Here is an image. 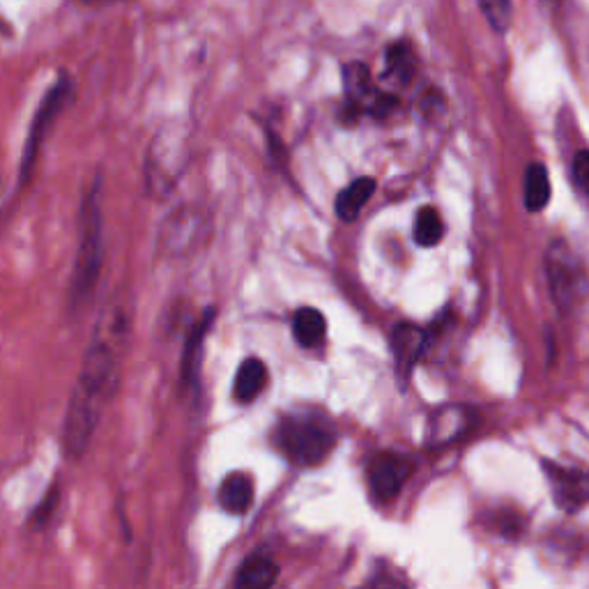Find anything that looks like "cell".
<instances>
[{
  "label": "cell",
  "instance_id": "6",
  "mask_svg": "<svg viewBox=\"0 0 589 589\" xmlns=\"http://www.w3.org/2000/svg\"><path fill=\"white\" fill-rule=\"evenodd\" d=\"M545 476L555 497V505L562 511H580L589 505V468L559 466L553 461H543Z\"/></svg>",
  "mask_w": 589,
  "mask_h": 589
},
{
  "label": "cell",
  "instance_id": "3",
  "mask_svg": "<svg viewBox=\"0 0 589 589\" xmlns=\"http://www.w3.org/2000/svg\"><path fill=\"white\" fill-rule=\"evenodd\" d=\"M102 270V210H99V185L91 189L79 214V249L74 260L72 297L85 299L97 286Z\"/></svg>",
  "mask_w": 589,
  "mask_h": 589
},
{
  "label": "cell",
  "instance_id": "1",
  "mask_svg": "<svg viewBox=\"0 0 589 589\" xmlns=\"http://www.w3.org/2000/svg\"><path fill=\"white\" fill-rule=\"evenodd\" d=\"M125 334L127 318L120 311H106L89 353H85L68 417H64L62 449L70 458H79L89 449L102 412L118 387Z\"/></svg>",
  "mask_w": 589,
  "mask_h": 589
},
{
  "label": "cell",
  "instance_id": "5",
  "mask_svg": "<svg viewBox=\"0 0 589 589\" xmlns=\"http://www.w3.org/2000/svg\"><path fill=\"white\" fill-rule=\"evenodd\" d=\"M72 93V83L68 76H60L58 83L54 85V89L45 95V99H42L37 114H35V120L31 125V132H28V139H26V148H24V155H21V182H28L31 173L35 168V162H37V155H39V148L42 143H45V137L49 132V127L54 125L56 116L60 114V108L64 106V102H68Z\"/></svg>",
  "mask_w": 589,
  "mask_h": 589
},
{
  "label": "cell",
  "instance_id": "14",
  "mask_svg": "<svg viewBox=\"0 0 589 589\" xmlns=\"http://www.w3.org/2000/svg\"><path fill=\"white\" fill-rule=\"evenodd\" d=\"M376 191L374 178H357L337 196V214L343 222H355L370 196Z\"/></svg>",
  "mask_w": 589,
  "mask_h": 589
},
{
  "label": "cell",
  "instance_id": "22",
  "mask_svg": "<svg viewBox=\"0 0 589 589\" xmlns=\"http://www.w3.org/2000/svg\"><path fill=\"white\" fill-rule=\"evenodd\" d=\"M399 106V97L394 93H376L374 102L368 104V111L374 118H387L391 111H394V108Z\"/></svg>",
  "mask_w": 589,
  "mask_h": 589
},
{
  "label": "cell",
  "instance_id": "24",
  "mask_svg": "<svg viewBox=\"0 0 589 589\" xmlns=\"http://www.w3.org/2000/svg\"><path fill=\"white\" fill-rule=\"evenodd\" d=\"M54 505H58V495L54 497V493H51V495L45 499V505H42V507H39V509L33 514V516H35V520H37V522H45V520L49 518V509H51Z\"/></svg>",
  "mask_w": 589,
  "mask_h": 589
},
{
  "label": "cell",
  "instance_id": "20",
  "mask_svg": "<svg viewBox=\"0 0 589 589\" xmlns=\"http://www.w3.org/2000/svg\"><path fill=\"white\" fill-rule=\"evenodd\" d=\"M414 243L420 247H435L445 237V222L435 208H422L414 220Z\"/></svg>",
  "mask_w": 589,
  "mask_h": 589
},
{
  "label": "cell",
  "instance_id": "4",
  "mask_svg": "<svg viewBox=\"0 0 589 589\" xmlns=\"http://www.w3.org/2000/svg\"><path fill=\"white\" fill-rule=\"evenodd\" d=\"M545 274H549V288L559 311H572L589 295V274L580 256L562 239L551 245L545 254Z\"/></svg>",
  "mask_w": 589,
  "mask_h": 589
},
{
  "label": "cell",
  "instance_id": "19",
  "mask_svg": "<svg viewBox=\"0 0 589 589\" xmlns=\"http://www.w3.org/2000/svg\"><path fill=\"white\" fill-rule=\"evenodd\" d=\"M551 201V178L543 164H530L526 173V208L539 212Z\"/></svg>",
  "mask_w": 589,
  "mask_h": 589
},
{
  "label": "cell",
  "instance_id": "13",
  "mask_svg": "<svg viewBox=\"0 0 589 589\" xmlns=\"http://www.w3.org/2000/svg\"><path fill=\"white\" fill-rule=\"evenodd\" d=\"M414 72H417V56L408 42L389 45L385 51V79L397 85H408Z\"/></svg>",
  "mask_w": 589,
  "mask_h": 589
},
{
  "label": "cell",
  "instance_id": "9",
  "mask_svg": "<svg viewBox=\"0 0 589 589\" xmlns=\"http://www.w3.org/2000/svg\"><path fill=\"white\" fill-rule=\"evenodd\" d=\"M201 214L193 212L189 208H180L178 212H173L168 216V222L164 224V235H162V245L173 251V254H182L196 243V237L201 233Z\"/></svg>",
  "mask_w": 589,
  "mask_h": 589
},
{
  "label": "cell",
  "instance_id": "21",
  "mask_svg": "<svg viewBox=\"0 0 589 589\" xmlns=\"http://www.w3.org/2000/svg\"><path fill=\"white\" fill-rule=\"evenodd\" d=\"M479 10L486 16L491 28L495 33H507L514 19V3L511 0H476Z\"/></svg>",
  "mask_w": 589,
  "mask_h": 589
},
{
  "label": "cell",
  "instance_id": "7",
  "mask_svg": "<svg viewBox=\"0 0 589 589\" xmlns=\"http://www.w3.org/2000/svg\"><path fill=\"white\" fill-rule=\"evenodd\" d=\"M412 472H414L412 458L394 451H382L374 456V461L368 466L370 493H374V497L380 502L394 499L408 484Z\"/></svg>",
  "mask_w": 589,
  "mask_h": 589
},
{
  "label": "cell",
  "instance_id": "16",
  "mask_svg": "<svg viewBox=\"0 0 589 589\" xmlns=\"http://www.w3.org/2000/svg\"><path fill=\"white\" fill-rule=\"evenodd\" d=\"M343 91L345 99L360 104L364 111H368V104L376 97V89L370 83V72L364 62H347L343 68Z\"/></svg>",
  "mask_w": 589,
  "mask_h": 589
},
{
  "label": "cell",
  "instance_id": "2",
  "mask_svg": "<svg viewBox=\"0 0 589 589\" xmlns=\"http://www.w3.org/2000/svg\"><path fill=\"white\" fill-rule=\"evenodd\" d=\"M274 447L297 468L320 466L337 447L334 422L320 410H293L274 426Z\"/></svg>",
  "mask_w": 589,
  "mask_h": 589
},
{
  "label": "cell",
  "instance_id": "11",
  "mask_svg": "<svg viewBox=\"0 0 589 589\" xmlns=\"http://www.w3.org/2000/svg\"><path fill=\"white\" fill-rule=\"evenodd\" d=\"M268 385V366L263 360L247 357L237 366L233 380V399L243 405H249L260 397V391Z\"/></svg>",
  "mask_w": 589,
  "mask_h": 589
},
{
  "label": "cell",
  "instance_id": "12",
  "mask_svg": "<svg viewBox=\"0 0 589 589\" xmlns=\"http://www.w3.org/2000/svg\"><path fill=\"white\" fill-rule=\"evenodd\" d=\"M220 505L224 511L243 516L254 502V479L247 472H231L220 486Z\"/></svg>",
  "mask_w": 589,
  "mask_h": 589
},
{
  "label": "cell",
  "instance_id": "10",
  "mask_svg": "<svg viewBox=\"0 0 589 589\" xmlns=\"http://www.w3.org/2000/svg\"><path fill=\"white\" fill-rule=\"evenodd\" d=\"M472 424V414L468 408H440L433 414L428 422V433H426V443L428 445H447L456 440L458 435H463Z\"/></svg>",
  "mask_w": 589,
  "mask_h": 589
},
{
  "label": "cell",
  "instance_id": "15",
  "mask_svg": "<svg viewBox=\"0 0 589 589\" xmlns=\"http://www.w3.org/2000/svg\"><path fill=\"white\" fill-rule=\"evenodd\" d=\"M293 337L295 341L311 351L318 347L327 337V320L314 307H302L293 314Z\"/></svg>",
  "mask_w": 589,
  "mask_h": 589
},
{
  "label": "cell",
  "instance_id": "8",
  "mask_svg": "<svg viewBox=\"0 0 589 589\" xmlns=\"http://www.w3.org/2000/svg\"><path fill=\"white\" fill-rule=\"evenodd\" d=\"M391 353H394V362L399 368V376H410V370L414 368L426 351L428 343V332L420 325L412 322H399L389 337Z\"/></svg>",
  "mask_w": 589,
  "mask_h": 589
},
{
  "label": "cell",
  "instance_id": "18",
  "mask_svg": "<svg viewBox=\"0 0 589 589\" xmlns=\"http://www.w3.org/2000/svg\"><path fill=\"white\" fill-rule=\"evenodd\" d=\"M214 320V309L210 307L203 318L199 320V325L193 327L191 334L187 337L185 343V353H182V378L187 382H196V376H199V364H201V351H203V341L208 337L210 325Z\"/></svg>",
  "mask_w": 589,
  "mask_h": 589
},
{
  "label": "cell",
  "instance_id": "17",
  "mask_svg": "<svg viewBox=\"0 0 589 589\" xmlns=\"http://www.w3.org/2000/svg\"><path fill=\"white\" fill-rule=\"evenodd\" d=\"M276 578H279V566L266 555H254L237 569L235 585L243 589H266V587H272Z\"/></svg>",
  "mask_w": 589,
  "mask_h": 589
},
{
  "label": "cell",
  "instance_id": "23",
  "mask_svg": "<svg viewBox=\"0 0 589 589\" xmlns=\"http://www.w3.org/2000/svg\"><path fill=\"white\" fill-rule=\"evenodd\" d=\"M572 173H574L576 185L589 196V150H580L574 157Z\"/></svg>",
  "mask_w": 589,
  "mask_h": 589
}]
</instances>
